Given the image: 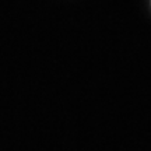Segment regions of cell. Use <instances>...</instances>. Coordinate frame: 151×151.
<instances>
[]
</instances>
